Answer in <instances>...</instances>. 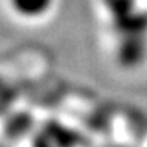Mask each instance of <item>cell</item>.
<instances>
[{
    "label": "cell",
    "mask_w": 147,
    "mask_h": 147,
    "mask_svg": "<svg viewBox=\"0 0 147 147\" xmlns=\"http://www.w3.org/2000/svg\"><path fill=\"white\" fill-rule=\"evenodd\" d=\"M116 56L123 65L134 67L147 56V36H124L118 38Z\"/></svg>",
    "instance_id": "2"
},
{
    "label": "cell",
    "mask_w": 147,
    "mask_h": 147,
    "mask_svg": "<svg viewBox=\"0 0 147 147\" xmlns=\"http://www.w3.org/2000/svg\"><path fill=\"white\" fill-rule=\"evenodd\" d=\"M111 28L118 38L147 36V11L139 7L123 15L111 18Z\"/></svg>",
    "instance_id": "1"
},
{
    "label": "cell",
    "mask_w": 147,
    "mask_h": 147,
    "mask_svg": "<svg viewBox=\"0 0 147 147\" xmlns=\"http://www.w3.org/2000/svg\"><path fill=\"white\" fill-rule=\"evenodd\" d=\"M56 0H8L11 10L23 18H41L53 10Z\"/></svg>",
    "instance_id": "3"
},
{
    "label": "cell",
    "mask_w": 147,
    "mask_h": 147,
    "mask_svg": "<svg viewBox=\"0 0 147 147\" xmlns=\"http://www.w3.org/2000/svg\"><path fill=\"white\" fill-rule=\"evenodd\" d=\"M101 5L106 8L110 18L137 8V0H101Z\"/></svg>",
    "instance_id": "4"
}]
</instances>
